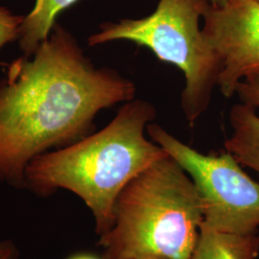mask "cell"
<instances>
[{"mask_svg":"<svg viewBox=\"0 0 259 259\" xmlns=\"http://www.w3.org/2000/svg\"><path fill=\"white\" fill-rule=\"evenodd\" d=\"M19 256V250L13 241L0 242V259H18Z\"/></svg>","mask_w":259,"mask_h":259,"instance_id":"obj_12","label":"cell"},{"mask_svg":"<svg viewBox=\"0 0 259 259\" xmlns=\"http://www.w3.org/2000/svg\"><path fill=\"white\" fill-rule=\"evenodd\" d=\"M235 94L240 103L259 109V67L246 75L237 84Z\"/></svg>","mask_w":259,"mask_h":259,"instance_id":"obj_11","label":"cell"},{"mask_svg":"<svg viewBox=\"0 0 259 259\" xmlns=\"http://www.w3.org/2000/svg\"><path fill=\"white\" fill-rule=\"evenodd\" d=\"M146 132L194 183L202 205V226L237 234L258 232L259 184L232 154L200 153L156 123H150Z\"/></svg>","mask_w":259,"mask_h":259,"instance_id":"obj_5","label":"cell"},{"mask_svg":"<svg viewBox=\"0 0 259 259\" xmlns=\"http://www.w3.org/2000/svg\"><path fill=\"white\" fill-rule=\"evenodd\" d=\"M136 92L132 80L93 65L56 22L34 55L14 60L0 81V184L24 189L32 160L88 137L100 111Z\"/></svg>","mask_w":259,"mask_h":259,"instance_id":"obj_1","label":"cell"},{"mask_svg":"<svg viewBox=\"0 0 259 259\" xmlns=\"http://www.w3.org/2000/svg\"><path fill=\"white\" fill-rule=\"evenodd\" d=\"M259 233L218 232L202 226L189 259H257Z\"/></svg>","mask_w":259,"mask_h":259,"instance_id":"obj_8","label":"cell"},{"mask_svg":"<svg viewBox=\"0 0 259 259\" xmlns=\"http://www.w3.org/2000/svg\"><path fill=\"white\" fill-rule=\"evenodd\" d=\"M254 1H256V2H258L259 3V0H254Z\"/></svg>","mask_w":259,"mask_h":259,"instance_id":"obj_16","label":"cell"},{"mask_svg":"<svg viewBox=\"0 0 259 259\" xmlns=\"http://www.w3.org/2000/svg\"><path fill=\"white\" fill-rule=\"evenodd\" d=\"M134 259H161L157 258V257H153V256H143V257H138V258Z\"/></svg>","mask_w":259,"mask_h":259,"instance_id":"obj_15","label":"cell"},{"mask_svg":"<svg viewBox=\"0 0 259 259\" xmlns=\"http://www.w3.org/2000/svg\"><path fill=\"white\" fill-rule=\"evenodd\" d=\"M209 0H159L141 19L105 22L88 39L90 47L129 40L151 50L161 62L175 65L185 76L181 105L193 126L207 111L218 87L221 64L200 26Z\"/></svg>","mask_w":259,"mask_h":259,"instance_id":"obj_4","label":"cell"},{"mask_svg":"<svg viewBox=\"0 0 259 259\" xmlns=\"http://www.w3.org/2000/svg\"><path fill=\"white\" fill-rule=\"evenodd\" d=\"M203 21L204 37L221 64L218 88L231 98L241 80L259 67V3L230 0L221 7L210 5Z\"/></svg>","mask_w":259,"mask_h":259,"instance_id":"obj_6","label":"cell"},{"mask_svg":"<svg viewBox=\"0 0 259 259\" xmlns=\"http://www.w3.org/2000/svg\"><path fill=\"white\" fill-rule=\"evenodd\" d=\"M202 224L194 183L167 155L122 190L114 204L112 227L98 244L104 259H189Z\"/></svg>","mask_w":259,"mask_h":259,"instance_id":"obj_3","label":"cell"},{"mask_svg":"<svg viewBox=\"0 0 259 259\" xmlns=\"http://www.w3.org/2000/svg\"><path fill=\"white\" fill-rule=\"evenodd\" d=\"M230 0H209L210 5L214 6V7H221L224 6L225 4H227Z\"/></svg>","mask_w":259,"mask_h":259,"instance_id":"obj_14","label":"cell"},{"mask_svg":"<svg viewBox=\"0 0 259 259\" xmlns=\"http://www.w3.org/2000/svg\"><path fill=\"white\" fill-rule=\"evenodd\" d=\"M257 110L237 103L230 111L232 134L225 142L226 151L241 165L259 173V115Z\"/></svg>","mask_w":259,"mask_h":259,"instance_id":"obj_7","label":"cell"},{"mask_svg":"<svg viewBox=\"0 0 259 259\" xmlns=\"http://www.w3.org/2000/svg\"><path fill=\"white\" fill-rule=\"evenodd\" d=\"M156 115L155 106L146 100L125 103L98 133L32 160L24 188L40 197L71 191L91 209L101 236L112 227L114 204L126 185L168 155L145 137Z\"/></svg>","mask_w":259,"mask_h":259,"instance_id":"obj_2","label":"cell"},{"mask_svg":"<svg viewBox=\"0 0 259 259\" xmlns=\"http://www.w3.org/2000/svg\"><path fill=\"white\" fill-rule=\"evenodd\" d=\"M24 16L16 15L0 5V50L11 42L19 40L20 26Z\"/></svg>","mask_w":259,"mask_h":259,"instance_id":"obj_10","label":"cell"},{"mask_svg":"<svg viewBox=\"0 0 259 259\" xmlns=\"http://www.w3.org/2000/svg\"><path fill=\"white\" fill-rule=\"evenodd\" d=\"M79 0H36L33 10L24 16L20 26L19 46L23 55L32 56L48 38L57 17Z\"/></svg>","mask_w":259,"mask_h":259,"instance_id":"obj_9","label":"cell"},{"mask_svg":"<svg viewBox=\"0 0 259 259\" xmlns=\"http://www.w3.org/2000/svg\"><path fill=\"white\" fill-rule=\"evenodd\" d=\"M67 259H104L100 258V257H97V256H95V255H93V254H91V253H77V254H74V255H72V256H70L69 258Z\"/></svg>","mask_w":259,"mask_h":259,"instance_id":"obj_13","label":"cell"}]
</instances>
